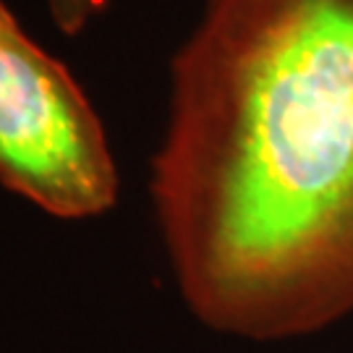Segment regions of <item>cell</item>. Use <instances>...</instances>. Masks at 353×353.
<instances>
[{
  "mask_svg": "<svg viewBox=\"0 0 353 353\" xmlns=\"http://www.w3.org/2000/svg\"><path fill=\"white\" fill-rule=\"evenodd\" d=\"M0 183L61 220L94 217L118 199L100 115L13 16H0Z\"/></svg>",
  "mask_w": 353,
  "mask_h": 353,
  "instance_id": "cell-2",
  "label": "cell"
},
{
  "mask_svg": "<svg viewBox=\"0 0 353 353\" xmlns=\"http://www.w3.org/2000/svg\"><path fill=\"white\" fill-rule=\"evenodd\" d=\"M110 0H48V11H50L52 24L58 26L63 34L74 37L79 32H84V26L100 16L108 8Z\"/></svg>",
  "mask_w": 353,
  "mask_h": 353,
  "instance_id": "cell-3",
  "label": "cell"
},
{
  "mask_svg": "<svg viewBox=\"0 0 353 353\" xmlns=\"http://www.w3.org/2000/svg\"><path fill=\"white\" fill-rule=\"evenodd\" d=\"M0 16H13V13L8 11V6H6V3H3V0H0Z\"/></svg>",
  "mask_w": 353,
  "mask_h": 353,
  "instance_id": "cell-4",
  "label": "cell"
},
{
  "mask_svg": "<svg viewBox=\"0 0 353 353\" xmlns=\"http://www.w3.org/2000/svg\"><path fill=\"white\" fill-rule=\"evenodd\" d=\"M152 204L207 327L312 335L353 312V0H207L170 63Z\"/></svg>",
  "mask_w": 353,
  "mask_h": 353,
  "instance_id": "cell-1",
  "label": "cell"
}]
</instances>
